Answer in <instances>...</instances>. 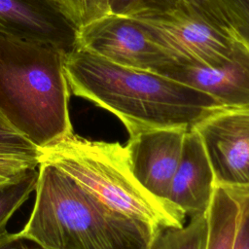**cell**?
Returning <instances> with one entry per match:
<instances>
[{"label": "cell", "instance_id": "12", "mask_svg": "<svg viewBox=\"0 0 249 249\" xmlns=\"http://www.w3.org/2000/svg\"><path fill=\"white\" fill-rule=\"evenodd\" d=\"M241 215L238 194L216 186L207 210L208 236L206 249H232Z\"/></svg>", "mask_w": 249, "mask_h": 249}, {"label": "cell", "instance_id": "5", "mask_svg": "<svg viewBox=\"0 0 249 249\" xmlns=\"http://www.w3.org/2000/svg\"><path fill=\"white\" fill-rule=\"evenodd\" d=\"M128 18L177 63L221 64L230 58L238 39L225 17L189 1Z\"/></svg>", "mask_w": 249, "mask_h": 249}, {"label": "cell", "instance_id": "13", "mask_svg": "<svg viewBox=\"0 0 249 249\" xmlns=\"http://www.w3.org/2000/svg\"><path fill=\"white\" fill-rule=\"evenodd\" d=\"M207 213L191 217L182 227L160 229L148 249H206Z\"/></svg>", "mask_w": 249, "mask_h": 249}, {"label": "cell", "instance_id": "9", "mask_svg": "<svg viewBox=\"0 0 249 249\" xmlns=\"http://www.w3.org/2000/svg\"><path fill=\"white\" fill-rule=\"evenodd\" d=\"M187 130L163 128L143 131L130 136L125 145L135 177L158 197L167 199Z\"/></svg>", "mask_w": 249, "mask_h": 249}, {"label": "cell", "instance_id": "4", "mask_svg": "<svg viewBox=\"0 0 249 249\" xmlns=\"http://www.w3.org/2000/svg\"><path fill=\"white\" fill-rule=\"evenodd\" d=\"M40 152V162L56 167L112 210L156 231L186 223L187 216L178 207L138 181L125 145L90 140L73 132Z\"/></svg>", "mask_w": 249, "mask_h": 249}, {"label": "cell", "instance_id": "3", "mask_svg": "<svg viewBox=\"0 0 249 249\" xmlns=\"http://www.w3.org/2000/svg\"><path fill=\"white\" fill-rule=\"evenodd\" d=\"M65 53L0 32V112L39 149L73 133Z\"/></svg>", "mask_w": 249, "mask_h": 249}, {"label": "cell", "instance_id": "1", "mask_svg": "<svg viewBox=\"0 0 249 249\" xmlns=\"http://www.w3.org/2000/svg\"><path fill=\"white\" fill-rule=\"evenodd\" d=\"M64 72L70 92L116 116L127 133L190 129L223 108L210 95L166 76L118 65L74 46Z\"/></svg>", "mask_w": 249, "mask_h": 249}, {"label": "cell", "instance_id": "17", "mask_svg": "<svg viewBox=\"0 0 249 249\" xmlns=\"http://www.w3.org/2000/svg\"><path fill=\"white\" fill-rule=\"evenodd\" d=\"M0 154L37 159L41 152L23 134L16 129L0 112Z\"/></svg>", "mask_w": 249, "mask_h": 249}, {"label": "cell", "instance_id": "10", "mask_svg": "<svg viewBox=\"0 0 249 249\" xmlns=\"http://www.w3.org/2000/svg\"><path fill=\"white\" fill-rule=\"evenodd\" d=\"M0 32L70 51L76 29L52 0H0Z\"/></svg>", "mask_w": 249, "mask_h": 249}, {"label": "cell", "instance_id": "16", "mask_svg": "<svg viewBox=\"0 0 249 249\" xmlns=\"http://www.w3.org/2000/svg\"><path fill=\"white\" fill-rule=\"evenodd\" d=\"M66 20L77 30L111 14L110 0H52Z\"/></svg>", "mask_w": 249, "mask_h": 249}, {"label": "cell", "instance_id": "8", "mask_svg": "<svg viewBox=\"0 0 249 249\" xmlns=\"http://www.w3.org/2000/svg\"><path fill=\"white\" fill-rule=\"evenodd\" d=\"M160 75L210 95L223 108L249 107V43L240 36L221 64L174 63Z\"/></svg>", "mask_w": 249, "mask_h": 249}, {"label": "cell", "instance_id": "19", "mask_svg": "<svg viewBox=\"0 0 249 249\" xmlns=\"http://www.w3.org/2000/svg\"><path fill=\"white\" fill-rule=\"evenodd\" d=\"M234 32L249 43V0H219Z\"/></svg>", "mask_w": 249, "mask_h": 249}, {"label": "cell", "instance_id": "21", "mask_svg": "<svg viewBox=\"0 0 249 249\" xmlns=\"http://www.w3.org/2000/svg\"><path fill=\"white\" fill-rule=\"evenodd\" d=\"M26 239L18 235V233L7 232L0 238V249H48L41 245L35 244L34 246L28 245Z\"/></svg>", "mask_w": 249, "mask_h": 249}, {"label": "cell", "instance_id": "22", "mask_svg": "<svg viewBox=\"0 0 249 249\" xmlns=\"http://www.w3.org/2000/svg\"><path fill=\"white\" fill-rule=\"evenodd\" d=\"M244 190H245V191H246V192H247V194H248V195H249V188H247V189H244Z\"/></svg>", "mask_w": 249, "mask_h": 249}, {"label": "cell", "instance_id": "18", "mask_svg": "<svg viewBox=\"0 0 249 249\" xmlns=\"http://www.w3.org/2000/svg\"><path fill=\"white\" fill-rule=\"evenodd\" d=\"M39 164L37 159L0 154V188L18 183Z\"/></svg>", "mask_w": 249, "mask_h": 249}, {"label": "cell", "instance_id": "7", "mask_svg": "<svg viewBox=\"0 0 249 249\" xmlns=\"http://www.w3.org/2000/svg\"><path fill=\"white\" fill-rule=\"evenodd\" d=\"M217 186L249 188V107L221 108L196 124Z\"/></svg>", "mask_w": 249, "mask_h": 249}, {"label": "cell", "instance_id": "20", "mask_svg": "<svg viewBox=\"0 0 249 249\" xmlns=\"http://www.w3.org/2000/svg\"><path fill=\"white\" fill-rule=\"evenodd\" d=\"M233 191L238 194L241 200V215L232 249H249V195L244 189Z\"/></svg>", "mask_w": 249, "mask_h": 249}, {"label": "cell", "instance_id": "11", "mask_svg": "<svg viewBox=\"0 0 249 249\" xmlns=\"http://www.w3.org/2000/svg\"><path fill=\"white\" fill-rule=\"evenodd\" d=\"M216 181L200 137L187 130L181 159L172 178L167 199L187 217L204 215L210 206Z\"/></svg>", "mask_w": 249, "mask_h": 249}, {"label": "cell", "instance_id": "15", "mask_svg": "<svg viewBox=\"0 0 249 249\" xmlns=\"http://www.w3.org/2000/svg\"><path fill=\"white\" fill-rule=\"evenodd\" d=\"M37 178L38 171L34 169L18 183L0 188V238L8 232L6 228L12 216L35 191Z\"/></svg>", "mask_w": 249, "mask_h": 249}, {"label": "cell", "instance_id": "14", "mask_svg": "<svg viewBox=\"0 0 249 249\" xmlns=\"http://www.w3.org/2000/svg\"><path fill=\"white\" fill-rule=\"evenodd\" d=\"M181 1L192 2L218 16L225 17L219 0H110L111 14L133 17L171 8ZM226 18V17H225Z\"/></svg>", "mask_w": 249, "mask_h": 249}, {"label": "cell", "instance_id": "6", "mask_svg": "<svg viewBox=\"0 0 249 249\" xmlns=\"http://www.w3.org/2000/svg\"><path fill=\"white\" fill-rule=\"evenodd\" d=\"M75 46L124 67L161 74L177 63L132 18L109 14L76 30Z\"/></svg>", "mask_w": 249, "mask_h": 249}, {"label": "cell", "instance_id": "2", "mask_svg": "<svg viewBox=\"0 0 249 249\" xmlns=\"http://www.w3.org/2000/svg\"><path fill=\"white\" fill-rule=\"evenodd\" d=\"M157 231L112 210L56 167L40 162L34 206L17 233L48 249H148Z\"/></svg>", "mask_w": 249, "mask_h": 249}]
</instances>
